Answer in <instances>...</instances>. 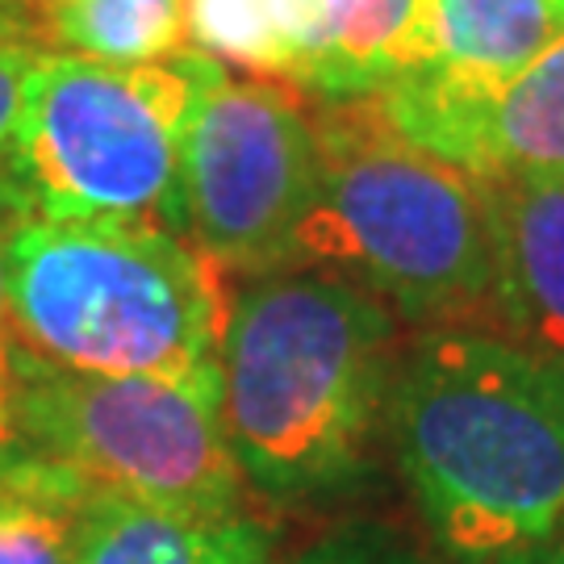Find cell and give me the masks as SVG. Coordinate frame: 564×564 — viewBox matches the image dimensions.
<instances>
[{"mask_svg": "<svg viewBox=\"0 0 564 564\" xmlns=\"http://www.w3.org/2000/svg\"><path fill=\"white\" fill-rule=\"evenodd\" d=\"M494 564H564V514L547 527L544 535H535L531 544L506 552L502 561H494Z\"/></svg>", "mask_w": 564, "mask_h": 564, "instance_id": "cell-19", "label": "cell"}, {"mask_svg": "<svg viewBox=\"0 0 564 564\" xmlns=\"http://www.w3.org/2000/svg\"><path fill=\"white\" fill-rule=\"evenodd\" d=\"M46 51L139 67L188 51L184 0H46L39 9Z\"/></svg>", "mask_w": 564, "mask_h": 564, "instance_id": "cell-12", "label": "cell"}, {"mask_svg": "<svg viewBox=\"0 0 564 564\" xmlns=\"http://www.w3.org/2000/svg\"><path fill=\"white\" fill-rule=\"evenodd\" d=\"M431 59H435L431 0H360L343 46L310 80V88L323 101L377 97Z\"/></svg>", "mask_w": 564, "mask_h": 564, "instance_id": "cell-13", "label": "cell"}, {"mask_svg": "<svg viewBox=\"0 0 564 564\" xmlns=\"http://www.w3.org/2000/svg\"><path fill=\"white\" fill-rule=\"evenodd\" d=\"M498 335L564 360V172L485 176Z\"/></svg>", "mask_w": 564, "mask_h": 564, "instance_id": "cell-9", "label": "cell"}, {"mask_svg": "<svg viewBox=\"0 0 564 564\" xmlns=\"http://www.w3.org/2000/svg\"><path fill=\"white\" fill-rule=\"evenodd\" d=\"M398 314L318 268H268L230 293L218 402L242 481L268 502L360 489L384 440Z\"/></svg>", "mask_w": 564, "mask_h": 564, "instance_id": "cell-1", "label": "cell"}, {"mask_svg": "<svg viewBox=\"0 0 564 564\" xmlns=\"http://www.w3.org/2000/svg\"><path fill=\"white\" fill-rule=\"evenodd\" d=\"M18 447V423H13V405L0 402V456H9Z\"/></svg>", "mask_w": 564, "mask_h": 564, "instance_id": "cell-20", "label": "cell"}, {"mask_svg": "<svg viewBox=\"0 0 564 564\" xmlns=\"http://www.w3.org/2000/svg\"><path fill=\"white\" fill-rule=\"evenodd\" d=\"M84 489L30 464L0 468V564H72Z\"/></svg>", "mask_w": 564, "mask_h": 564, "instance_id": "cell-14", "label": "cell"}, {"mask_svg": "<svg viewBox=\"0 0 564 564\" xmlns=\"http://www.w3.org/2000/svg\"><path fill=\"white\" fill-rule=\"evenodd\" d=\"M318 184L272 268H318L398 318L477 326L494 310V226L481 181L402 139L372 97L323 101Z\"/></svg>", "mask_w": 564, "mask_h": 564, "instance_id": "cell-3", "label": "cell"}, {"mask_svg": "<svg viewBox=\"0 0 564 564\" xmlns=\"http://www.w3.org/2000/svg\"><path fill=\"white\" fill-rule=\"evenodd\" d=\"M384 444L444 556L502 561L564 514V360L426 326L398 351Z\"/></svg>", "mask_w": 564, "mask_h": 564, "instance_id": "cell-2", "label": "cell"}, {"mask_svg": "<svg viewBox=\"0 0 564 564\" xmlns=\"http://www.w3.org/2000/svg\"><path fill=\"white\" fill-rule=\"evenodd\" d=\"M431 13L435 59L389 88L452 105L485 101L564 34V0H431Z\"/></svg>", "mask_w": 564, "mask_h": 564, "instance_id": "cell-11", "label": "cell"}, {"mask_svg": "<svg viewBox=\"0 0 564 564\" xmlns=\"http://www.w3.org/2000/svg\"><path fill=\"white\" fill-rule=\"evenodd\" d=\"M193 101L197 51L139 67L42 55L0 167V202L21 223L139 218L181 235V147Z\"/></svg>", "mask_w": 564, "mask_h": 564, "instance_id": "cell-5", "label": "cell"}, {"mask_svg": "<svg viewBox=\"0 0 564 564\" xmlns=\"http://www.w3.org/2000/svg\"><path fill=\"white\" fill-rule=\"evenodd\" d=\"M9 205L0 202V402L13 405V384H18V351H13V326H9V289H4V242H9V230L18 223H4Z\"/></svg>", "mask_w": 564, "mask_h": 564, "instance_id": "cell-18", "label": "cell"}, {"mask_svg": "<svg viewBox=\"0 0 564 564\" xmlns=\"http://www.w3.org/2000/svg\"><path fill=\"white\" fill-rule=\"evenodd\" d=\"M276 527L256 514H184L93 489L76 506L72 564H272Z\"/></svg>", "mask_w": 564, "mask_h": 564, "instance_id": "cell-10", "label": "cell"}, {"mask_svg": "<svg viewBox=\"0 0 564 564\" xmlns=\"http://www.w3.org/2000/svg\"><path fill=\"white\" fill-rule=\"evenodd\" d=\"M284 564H440L426 556L405 531L372 519H356L335 531L318 535L310 547H302L293 561Z\"/></svg>", "mask_w": 564, "mask_h": 564, "instance_id": "cell-16", "label": "cell"}, {"mask_svg": "<svg viewBox=\"0 0 564 564\" xmlns=\"http://www.w3.org/2000/svg\"><path fill=\"white\" fill-rule=\"evenodd\" d=\"M318 184V130L297 84L242 76L197 51L181 147V235L242 276L268 272Z\"/></svg>", "mask_w": 564, "mask_h": 564, "instance_id": "cell-7", "label": "cell"}, {"mask_svg": "<svg viewBox=\"0 0 564 564\" xmlns=\"http://www.w3.org/2000/svg\"><path fill=\"white\" fill-rule=\"evenodd\" d=\"M372 101L402 139L477 181L564 172V34L485 101H431L402 88Z\"/></svg>", "mask_w": 564, "mask_h": 564, "instance_id": "cell-8", "label": "cell"}, {"mask_svg": "<svg viewBox=\"0 0 564 564\" xmlns=\"http://www.w3.org/2000/svg\"><path fill=\"white\" fill-rule=\"evenodd\" d=\"M13 372L18 447L84 494L113 489L184 514L247 510L218 384L93 377L30 356H18Z\"/></svg>", "mask_w": 564, "mask_h": 564, "instance_id": "cell-6", "label": "cell"}, {"mask_svg": "<svg viewBox=\"0 0 564 564\" xmlns=\"http://www.w3.org/2000/svg\"><path fill=\"white\" fill-rule=\"evenodd\" d=\"M46 0H0V9H42Z\"/></svg>", "mask_w": 564, "mask_h": 564, "instance_id": "cell-21", "label": "cell"}, {"mask_svg": "<svg viewBox=\"0 0 564 564\" xmlns=\"http://www.w3.org/2000/svg\"><path fill=\"white\" fill-rule=\"evenodd\" d=\"M188 51H202L242 76L293 84V51L284 39L281 0H184Z\"/></svg>", "mask_w": 564, "mask_h": 564, "instance_id": "cell-15", "label": "cell"}, {"mask_svg": "<svg viewBox=\"0 0 564 564\" xmlns=\"http://www.w3.org/2000/svg\"><path fill=\"white\" fill-rule=\"evenodd\" d=\"M4 289L18 356L93 377L218 384L235 289L163 223H18L4 242Z\"/></svg>", "mask_w": 564, "mask_h": 564, "instance_id": "cell-4", "label": "cell"}, {"mask_svg": "<svg viewBox=\"0 0 564 564\" xmlns=\"http://www.w3.org/2000/svg\"><path fill=\"white\" fill-rule=\"evenodd\" d=\"M42 55L51 51L42 46L39 9H0V167L9 160V147L18 134L25 80Z\"/></svg>", "mask_w": 564, "mask_h": 564, "instance_id": "cell-17", "label": "cell"}]
</instances>
